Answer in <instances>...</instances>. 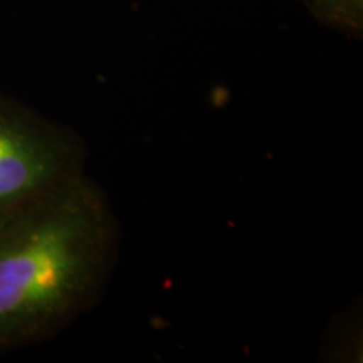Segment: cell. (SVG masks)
<instances>
[{
  "mask_svg": "<svg viewBox=\"0 0 363 363\" xmlns=\"http://www.w3.org/2000/svg\"><path fill=\"white\" fill-rule=\"evenodd\" d=\"M120 227L83 174L0 224V353L49 338L88 311L115 267Z\"/></svg>",
  "mask_w": 363,
  "mask_h": 363,
  "instance_id": "cell-1",
  "label": "cell"
},
{
  "mask_svg": "<svg viewBox=\"0 0 363 363\" xmlns=\"http://www.w3.org/2000/svg\"><path fill=\"white\" fill-rule=\"evenodd\" d=\"M83 138L0 93V224L84 174Z\"/></svg>",
  "mask_w": 363,
  "mask_h": 363,
  "instance_id": "cell-2",
  "label": "cell"
},
{
  "mask_svg": "<svg viewBox=\"0 0 363 363\" xmlns=\"http://www.w3.org/2000/svg\"><path fill=\"white\" fill-rule=\"evenodd\" d=\"M315 19L338 33L360 38L363 33V0H306Z\"/></svg>",
  "mask_w": 363,
  "mask_h": 363,
  "instance_id": "cell-3",
  "label": "cell"
}]
</instances>
